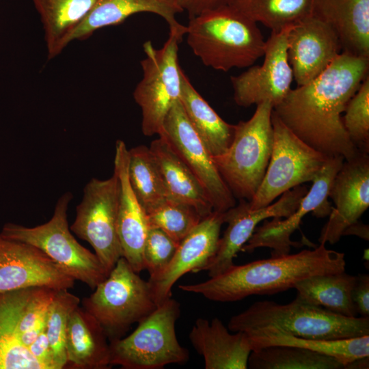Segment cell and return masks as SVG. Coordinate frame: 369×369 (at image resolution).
<instances>
[{"label": "cell", "instance_id": "6da1fadb", "mask_svg": "<svg viewBox=\"0 0 369 369\" xmlns=\"http://www.w3.org/2000/svg\"><path fill=\"white\" fill-rule=\"evenodd\" d=\"M369 59L341 53L318 77L291 89L273 107L280 120L299 139L329 156L355 157L342 113L368 75Z\"/></svg>", "mask_w": 369, "mask_h": 369}, {"label": "cell", "instance_id": "7a4b0ae2", "mask_svg": "<svg viewBox=\"0 0 369 369\" xmlns=\"http://www.w3.org/2000/svg\"><path fill=\"white\" fill-rule=\"evenodd\" d=\"M345 267L344 253L320 243L313 249L234 264L206 281L182 284L178 288L213 301L233 302L252 295L283 292L294 288L298 282L310 276L344 271Z\"/></svg>", "mask_w": 369, "mask_h": 369}, {"label": "cell", "instance_id": "3957f363", "mask_svg": "<svg viewBox=\"0 0 369 369\" xmlns=\"http://www.w3.org/2000/svg\"><path fill=\"white\" fill-rule=\"evenodd\" d=\"M185 35L193 53L217 70L248 68L264 55L266 40L257 23L229 5L189 18Z\"/></svg>", "mask_w": 369, "mask_h": 369}, {"label": "cell", "instance_id": "277c9868", "mask_svg": "<svg viewBox=\"0 0 369 369\" xmlns=\"http://www.w3.org/2000/svg\"><path fill=\"white\" fill-rule=\"evenodd\" d=\"M230 331L273 328L297 337L336 340L369 335V317H347L310 303L299 297L289 303L260 301L231 317Z\"/></svg>", "mask_w": 369, "mask_h": 369}, {"label": "cell", "instance_id": "5b68a950", "mask_svg": "<svg viewBox=\"0 0 369 369\" xmlns=\"http://www.w3.org/2000/svg\"><path fill=\"white\" fill-rule=\"evenodd\" d=\"M273 106L268 101L257 105L248 120L235 124L234 137L227 150L213 156L234 197L251 200L262 181L273 147Z\"/></svg>", "mask_w": 369, "mask_h": 369}, {"label": "cell", "instance_id": "8992f818", "mask_svg": "<svg viewBox=\"0 0 369 369\" xmlns=\"http://www.w3.org/2000/svg\"><path fill=\"white\" fill-rule=\"evenodd\" d=\"M180 303L170 297L138 323L128 336L109 342L111 366L124 369H162L184 364L189 359L187 348L178 342L176 324Z\"/></svg>", "mask_w": 369, "mask_h": 369}, {"label": "cell", "instance_id": "52a82bcc", "mask_svg": "<svg viewBox=\"0 0 369 369\" xmlns=\"http://www.w3.org/2000/svg\"><path fill=\"white\" fill-rule=\"evenodd\" d=\"M72 199L70 192L63 194L52 217L43 224L29 228L6 223L0 233L38 248L74 280L94 290L109 274L95 253L82 246L70 232L67 210Z\"/></svg>", "mask_w": 369, "mask_h": 369}, {"label": "cell", "instance_id": "ba28073f", "mask_svg": "<svg viewBox=\"0 0 369 369\" xmlns=\"http://www.w3.org/2000/svg\"><path fill=\"white\" fill-rule=\"evenodd\" d=\"M94 290L83 299L82 306L100 323L109 342L122 338L158 306L148 281L123 257Z\"/></svg>", "mask_w": 369, "mask_h": 369}, {"label": "cell", "instance_id": "9c48e42d", "mask_svg": "<svg viewBox=\"0 0 369 369\" xmlns=\"http://www.w3.org/2000/svg\"><path fill=\"white\" fill-rule=\"evenodd\" d=\"M182 37L169 31L161 48L155 49L150 40L143 45V77L134 90L133 98L141 110V131L146 136L160 134L165 117L180 98L182 70L178 52Z\"/></svg>", "mask_w": 369, "mask_h": 369}, {"label": "cell", "instance_id": "30bf717a", "mask_svg": "<svg viewBox=\"0 0 369 369\" xmlns=\"http://www.w3.org/2000/svg\"><path fill=\"white\" fill-rule=\"evenodd\" d=\"M271 122L273 130L271 154L262 181L249 201L251 209L266 206L284 192L312 182L330 158L299 139L273 110Z\"/></svg>", "mask_w": 369, "mask_h": 369}, {"label": "cell", "instance_id": "8fae6325", "mask_svg": "<svg viewBox=\"0 0 369 369\" xmlns=\"http://www.w3.org/2000/svg\"><path fill=\"white\" fill-rule=\"evenodd\" d=\"M119 181L115 172L105 180L92 178L85 186L70 231L87 241L108 274L122 257L118 234Z\"/></svg>", "mask_w": 369, "mask_h": 369}, {"label": "cell", "instance_id": "7c38bea8", "mask_svg": "<svg viewBox=\"0 0 369 369\" xmlns=\"http://www.w3.org/2000/svg\"><path fill=\"white\" fill-rule=\"evenodd\" d=\"M291 27L271 31L265 42L262 65H252L230 77L234 100L238 106L248 107L268 101L274 107L291 90L293 74L287 56V37Z\"/></svg>", "mask_w": 369, "mask_h": 369}, {"label": "cell", "instance_id": "4fadbf2b", "mask_svg": "<svg viewBox=\"0 0 369 369\" xmlns=\"http://www.w3.org/2000/svg\"><path fill=\"white\" fill-rule=\"evenodd\" d=\"M159 135L163 136L203 186L213 210L226 212L235 197L221 176L213 156L189 121L180 100L172 107Z\"/></svg>", "mask_w": 369, "mask_h": 369}, {"label": "cell", "instance_id": "5bb4252c", "mask_svg": "<svg viewBox=\"0 0 369 369\" xmlns=\"http://www.w3.org/2000/svg\"><path fill=\"white\" fill-rule=\"evenodd\" d=\"M344 161V159L341 156L330 157L313 180L311 188L303 197L297 210L284 219L275 217L270 221L264 220L260 226L256 227L241 251L252 252L258 248L268 247L271 249V256H280L290 254L291 247H299V243L291 241L290 236L299 228L303 217L311 212L316 217H324L329 215L331 206L328 202L329 193L334 178Z\"/></svg>", "mask_w": 369, "mask_h": 369}, {"label": "cell", "instance_id": "9a60e30c", "mask_svg": "<svg viewBox=\"0 0 369 369\" xmlns=\"http://www.w3.org/2000/svg\"><path fill=\"white\" fill-rule=\"evenodd\" d=\"M308 189L297 186L281 195L275 202L257 209H251L249 201L241 199L238 205L224 212V221L228 224L219 238L215 255L205 267L208 276L218 275L232 266L234 259L248 241L257 226L269 218H286L299 207Z\"/></svg>", "mask_w": 369, "mask_h": 369}, {"label": "cell", "instance_id": "2e32d148", "mask_svg": "<svg viewBox=\"0 0 369 369\" xmlns=\"http://www.w3.org/2000/svg\"><path fill=\"white\" fill-rule=\"evenodd\" d=\"M74 281L38 248L0 233V293L38 287L70 289Z\"/></svg>", "mask_w": 369, "mask_h": 369}, {"label": "cell", "instance_id": "e0dca14e", "mask_svg": "<svg viewBox=\"0 0 369 369\" xmlns=\"http://www.w3.org/2000/svg\"><path fill=\"white\" fill-rule=\"evenodd\" d=\"M335 207L323 227L320 243L335 244L344 232L357 222L369 206V155L359 152L351 160H344L336 174L329 193Z\"/></svg>", "mask_w": 369, "mask_h": 369}, {"label": "cell", "instance_id": "ac0fdd59", "mask_svg": "<svg viewBox=\"0 0 369 369\" xmlns=\"http://www.w3.org/2000/svg\"><path fill=\"white\" fill-rule=\"evenodd\" d=\"M224 212L213 210L180 242L176 252L160 274L149 278L153 299L157 305L172 297V289L184 275L204 271L217 251Z\"/></svg>", "mask_w": 369, "mask_h": 369}, {"label": "cell", "instance_id": "d6986e66", "mask_svg": "<svg viewBox=\"0 0 369 369\" xmlns=\"http://www.w3.org/2000/svg\"><path fill=\"white\" fill-rule=\"evenodd\" d=\"M341 53L334 31L313 15L292 25L288 31L287 56L298 86L318 77Z\"/></svg>", "mask_w": 369, "mask_h": 369}, {"label": "cell", "instance_id": "ffe728a7", "mask_svg": "<svg viewBox=\"0 0 369 369\" xmlns=\"http://www.w3.org/2000/svg\"><path fill=\"white\" fill-rule=\"evenodd\" d=\"M128 150L125 143L115 144L113 172L119 181L118 234L122 257L133 270H144L143 251L149 223L145 210L137 199L128 176Z\"/></svg>", "mask_w": 369, "mask_h": 369}, {"label": "cell", "instance_id": "44dd1931", "mask_svg": "<svg viewBox=\"0 0 369 369\" xmlns=\"http://www.w3.org/2000/svg\"><path fill=\"white\" fill-rule=\"evenodd\" d=\"M222 321L197 318L189 334L194 349L202 356L206 369H247L252 351L247 335L230 333Z\"/></svg>", "mask_w": 369, "mask_h": 369}, {"label": "cell", "instance_id": "7402d4cb", "mask_svg": "<svg viewBox=\"0 0 369 369\" xmlns=\"http://www.w3.org/2000/svg\"><path fill=\"white\" fill-rule=\"evenodd\" d=\"M182 12L177 0H97L67 36L64 47L73 40L86 39L100 28L118 25L130 16L140 12L159 15L168 24L169 31L184 36L187 26L178 23L176 17Z\"/></svg>", "mask_w": 369, "mask_h": 369}, {"label": "cell", "instance_id": "603a6c76", "mask_svg": "<svg viewBox=\"0 0 369 369\" xmlns=\"http://www.w3.org/2000/svg\"><path fill=\"white\" fill-rule=\"evenodd\" d=\"M312 15L332 29L342 53L369 59V0H314Z\"/></svg>", "mask_w": 369, "mask_h": 369}, {"label": "cell", "instance_id": "cb8c5ba5", "mask_svg": "<svg viewBox=\"0 0 369 369\" xmlns=\"http://www.w3.org/2000/svg\"><path fill=\"white\" fill-rule=\"evenodd\" d=\"M100 323L83 307L71 312L66 334V364L70 368L107 369L111 368L110 347Z\"/></svg>", "mask_w": 369, "mask_h": 369}, {"label": "cell", "instance_id": "d4e9b609", "mask_svg": "<svg viewBox=\"0 0 369 369\" xmlns=\"http://www.w3.org/2000/svg\"><path fill=\"white\" fill-rule=\"evenodd\" d=\"M160 169L169 198L193 207L204 217L213 211L201 182L162 135L150 146Z\"/></svg>", "mask_w": 369, "mask_h": 369}, {"label": "cell", "instance_id": "484cf974", "mask_svg": "<svg viewBox=\"0 0 369 369\" xmlns=\"http://www.w3.org/2000/svg\"><path fill=\"white\" fill-rule=\"evenodd\" d=\"M245 333L252 350L273 345L301 347L332 357L344 368L357 359L369 357V335L336 340L310 339L286 334L273 328L256 329Z\"/></svg>", "mask_w": 369, "mask_h": 369}, {"label": "cell", "instance_id": "4316f807", "mask_svg": "<svg viewBox=\"0 0 369 369\" xmlns=\"http://www.w3.org/2000/svg\"><path fill=\"white\" fill-rule=\"evenodd\" d=\"M180 100L191 126L213 156L224 153L234 135L235 124L224 121L181 73Z\"/></svg>", "mask_w": 369, "mask_h": 369}, {"label": "cell", "instance_id": "83f0119b", "mask_svg": "<svg viewBox=\"0 0 369 369\" xmlns=\"http://www.w3.org/2000/svg\"><path fill=\"white\" fill-rule=\"evenodd\" d=\"M356 276L344 271L316 275L298 282L294 288L304 301L347 317L358 314L352 299Z\"/></svg>", "mask_w": 369, "mask_h": 369}, {"label": "cell", "instance_id": "f1b7e54d", "mask_svg": "<svg viewBox=\"0 0 369 369\" xmlns=\"http://www.w3.org/2000/svg\"><path fill=\"white\" fill-rule=\"evenodd\" d=\"M97 0H31L44 31L48 58L64 49L67 36L83 19Z\"/></svg>", "mask_w": 369, "mask_h": 369}, {"label": "cell", "instance_id": "f546056e", "mask_svg": "<svg viewBox=\"0 0 369 369\" xmlns=\"http://www.w3.org/2000/svg\"><path fill=\"white\" fill-rule=\"evenodd\" d=\"M128 176L146 213L168 197L160 169L149 147L141 145L128 150Z\"/></svg>", "mask_w": 369, "mask_h": 369}, {"label": "cell", "instance_id": "4dcf8cb0", "mask_svg": "<svg viewBox=\"0 0 369 369\" xmlns=\"http://www.w3.org/2000/svg\"><path fill=\"white\" fill-rule=\"evenodd\" d=\"M314 3V0H231L228 5L277 31L312 16Z\"/></svg>", "mask_w": 369, "mask_h": 369}, {"label": "cell", "instance_id": "1f68e13d", "mask_svg": "<svg viewBox=\"0 0 369 369\" xmlns=\"http://www.w3.org/2000/svg\"><path fill=\"white\" fill-rule=\"evenodd\" d=\"M251 369H342L332 357L301 347L273 345L252 350L248 359Z\"/></svg>", "mask_w": 369, "mask_h": 369}, {"label": "cell", "instance_id": "d6a6232c", "mask_svg": "<svg viewBox=\"0 0 369 369\" xmlns=\"http://www.w3.org/2000/svg\"><path fill=\"white\" fill-rule=\"evenodd\" d=\"M80 299L68 289L57 290L48 310L46 333L58 369L66 364V334L69 316L80 303Z\"/></svg>", "mask_w": 369, "mask_h": 369}, {"label": "cell", "instance_id": "836d02e7", "mask_svg": "<svg viewBox=\"0 0 369 369\" xmlns=\"http://www.w3.org/2000/svg\"><path fill=\"white\" fill-rule=\"evenodd\" d=\"M146 215L149 226L161 229L178 243L204 218L191 206L169 197Z\"/></svg>", "mask_w": 369, "mask_h": 369}, {"label": "cell", "instance_id": "e575fe53", "mask_svg": "<svg viewBox=\"0 0 369 369\" xmlns=\"http://www.w3.org/2000/svg\"><path fill=\"white\" fill-rule=\"evenodd\" d=\"M57 291L36 288L26 303L14 331L25 346L28 347L45 329L48 310Z\"/></svg>", "mask_w": 369, "mask_h": 369}, {"label": "cell", "instance_id": "d590c367", "mask_svg": "<svg viewBox=\"0 0 369 369\" xmlns=\"http://www.w3.org/2000/svg\"><path fill=\"white\" fill-rule=\"evenodd\" d=\"M342 122L353 145L369 153V75L348 101Z\"/></svg>", "mask_w": 369, "mask_h": 369}, {"label": "cell", "instance_id": "8d00e7d4", "mask_svg": "<svg viewBox=\"0 0 369 369\" xmlns=\"http://www.w3.org/2000/svg\"><path fill=\"white\" fill-rule=\"evenodd\" d=\"M178 242L159 228L149 226L145 241L143 260L149 278L160 274L174 256Z\"/></svg>", "mask_w": 369, "mask_h": 369}, {"label": "cell", "instance_id": "74e56055", "mask_svg": "<svg viewBox=\"0 0 369 369\" xmlns=\"http://www.w3.org/2000/svg\"><path fill=\"white\" fill-rule=\"evenodd\" d=\"M0 369H45L14 333L0 338Z\"/></svg>", "mask_w": 369, "mask_h": 369}, {"label": "cell", "instance_id": "f35d334b", "mask_svg": "<svg viewBox=\"0 0 369 369\" xmlns=\"http://www.w3.org/2000/svg\"><path fill=\"white\" fill-rule=\"evenodd\" d=\"M36 288L0 293V338L14 331L18 318Z\"/></svg>", "mask_w": 369, "mask_h": 369}, {"label": "cell", "instance_id": "ab89813d", "mask_svg": "<svg viewBox=\"0 0 369 369\" xmlns=\"http://www.w3.org/2000/svg\"><path fill=\"white\" fill-rule=\"evenodd\" d=\"M28 348L32 355L44 366L45 369H58L45 329L38 334L36 340L28 346Z\"/></svg>", "mask_w": 369, "mask_h": 369}, {"label": "cell", "instance_id": "60d3db41", "mask_svg": "<svg viewBox=\"0 0 369 369\" xmlns=\"http://www.w3.org/2000/svg\"><path fill=\"white\" fill-rule=\"evenodd\" d=\"M352 299L357 314L369 317V275L359 274L352 291Z\"/></svg>", "mask_w": 369, "mask_h": 369}, {"label": "cell", "instance_id": "b9f144b4", "mask_svg": "<svg viewBox=\"0 0 369 369\" xmlns=\"http://www.w3.org/2000/svg\"><path fill=\"white\" fill-rule=\"evenodd\" d=\"M231 0H177L182 10L188 12L189 18L202 12L228 5Z\"/></svg>", "mask_w": 369, "mask_h": 369}, {"label": "cell", "instance_id": "7bdbcfd3", "mask_svg": "<svg viewBox=\"0 0 369 369\" xmlns=\"http://www.w3.org/2000/svg\"><path fill=\"white\" fill-rule=\"evenodd\" d=\"M346 235H355L366 241H368V226L358 221L346 229V230L344 232L343 236Z\"/></svg>", "mask_w": 369, "mask_h": 369}]
</instances>
